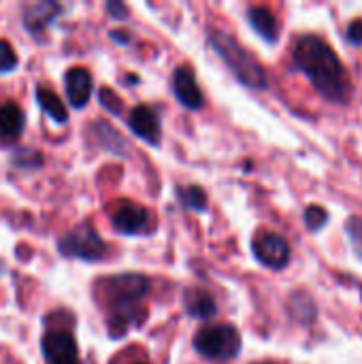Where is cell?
Listing matches in <instances>:
<instances>
[{
	"mask_svg": "<svg viewBox=\"0 0 362 364\" xmlns=\"http://www.w3.org/2000/svg\"><path fill=\"white\" fill-rule=\"evenodd\" d=\"M294 62L324 98L337 105L348 102L352 92L350 77L337 53L322 38L312 34L299 38L294 47Z\"/></svg>",
	"mask_w": 362,
	"mask_h": 364,
	"instance_id": "cell-1",
	"label": "cell"
},
{
	"mask_svg": "<svg viewBox=\"0 0 362 364\" xmlns=\"http://www.w3.org/2000/svg\"><path fill=\"white\" fill-rule=\"evenodd\" d=\"M209 43L241 83L254 90L267 87V75L260 62L245 47H241L230 34L220 32V30H209Z\"/></svg>",
	"mask_w": 362,
	"mask_h": 364,
	"instance_id": "cell-2",
	"label": "cell"
},
{
	"mask_svg": "<svg viewBox=\"0 0 362 364\" xmlns=\"http://www.w3.org/2000/svg\"><path fill=\"white\" fill-rule=\"evenodd\" d=\"M194 348L209 360H233L241 352V335L230 324L205 326L196 333Z\"/></svg>",
	"mask_w": 362,
	"mask_h": 364,
	"instance_id": "cell-3",
	"label": "cell"
},
{
	"mask_svg": "<svg viewBox=\"0 0 362 364\" xmlns=\"http://www.w3.org/2000/svg\"><path fill=\"white\" fill-rule=\"evenodd\" d=\"M58 250L68 258H81V260H100L107 254L105 241L98 237V232L92 228L90 222L79 224L68 235L62 237Z\"/></svg>",
	"mask_w": 362,
	"mask_h": 364,
	"instance_id": "cell-4",
	"label": "cell"
},
{
	"mask_svg": "<svg viewBox=\"0 0 362 364\" xmlns=\"http://www.w3.org/2000/svg\"><path fill=\"white\" fill-rule=\"evenodd\" d=\"M105 286H107V294L111 299L113 314L134 311L137 309V303L149 290V282L143 275H137V273L111 277V279H107Z\"/></svg>",
	"mask_w": 362,
	"mask_h": 364,
	"instance_id": "cell-5",
	"label": "cell"
},
{
	"mask_svg": "<svg viewBox=\"0 0 362 364\" xmlns=\"http://www.w3.org/2000/svg\"><path fill=\"white\" fill-rule=\"evenodd\" d=\"M254 256L269 269H284L290 262V245L284 237L273 232H262L254 239Z\"/></svg>",
	"mask_w": 362,
	"mask_h": 364,
	"instance_id": "cell-6",
	"label": "cell"
},
{
	"mask_svg": "<svg viewBox=\"0 0 362 364\" xmlns=\"http://www.w3.org/2000/svg\"><path fill=\"white\" fill-rule=\"evenodd\" d=\"M43 356L47 364H79V350L73 335L64 331H51L43 337Z\"/></svg>",
	"mask_w": 362,
	"mask_h": 364,
	"instance_id": "cell-7",
	"label": "cell"
},
{
	"mask_svg": "<svg viewBox=\"0 0 362 364\" xmlns=\"http://www.w3.org/2000/svg\"><path fill=\"white\" fill-rule=\"evenodd\" d=\"M149 226V211L137 203H119L113 211V228L122 235H139Z\"/></svg>",
	"mask_w": 362,
	"mask_h": 364,
	"instance_id": "cell-8",
	"label": "cell"
},
{
	"mask_svg": "<svg viewBox=\"0 0 362 364\" xmlns=\"http://www.w3.org/2000/svg\"><path fill=\"white\" fill-rule=\"evenodd\" d=\"M173 92L177 100L188 109H201L203 107V92L196 83L194 70L190 66H179L173 75Z\"/></svg>",
	"mask_w": 362,
	"mask_h": 364,
	"instance_id": "cell-9",
	"label": "cell"
},
{
	"mask_svg": "<svg viewBox=\"0 0 362 364\" xmlns=\"http://www.w3.org/2000/svg\"><path fill=\"white\" fill-rule=\"evenodd\" d=\"M128 126L143 141L151 145L160 143V119L149 107H134L128 115Z\"/></svg>",
	"mask_w": 362,
	"mask_h": 364,
	"instance_id": "cell-10",
	"label": "cell"
},
{
	"mask_svg": "<svg viewBox=\"0 0 362 364\" xmlns=\"http://www.w3.org/2000/svg\"><path fill=\"white\" fill-rule=\"evenodd\" d=\"M64 83H66V96H68V102L77 109L85 107V102L90 100L92 96V75L81 68V66H75L70 68L66 75H64Z\"/></svg>",
	"mask_w": 362,
	"mask_h": 364,
	"instance_id": "cell-11",
	"label": "cell"
},
{
	"mask_svg": "<svg viewBox=\"0 0 362 364\" xmlns=\"http://www.w3.org/2000/svg\"><path fill=\"white\" fill-rule=\"evenodd\" d=\"M183 303H186V311L196 320H207L215 314V301L207 290L201 288L188 290L183 294Z\"/></svg>",
	"mask_w": 362,
	"mask_h": 364,
	"instance_id": "cell-12",
	"label": "cell"
},
{
	"mask_svg": "<svg viewBox=\"0 0 362 364\" xmlns=\"http://www.w3.org/2000/svg\"><path fill=\"white\" fill-rule=\"evenodd\" d=\"M23 130V111L15 102L0 105V139L13 141Z\"/></svg>",
	"mask_w": 362,
	"mask_h": 364,
	"instance_id": "cell-13",
	"label": "cell"
},
{
	"mask_svg": "<svg viewBox=\"0 0 362 364\" xmlns=\"http://www.w3.org/2000/svg\"><path fill=\"white\" fill-rule=\"evenodd\" d=\"M247 19L252 23V28L269 43H275L277 41V32H280V26H277V19L275 15L267 9V6H252L250 13H247Z\"/></svg>",
	"mask_w": 362,
	"mask_h": 364,
	"instance_id": "cell-14",
	"label": "cell"
},
{
	"mask_svg": "<svg viewBox=\"0 0 362 364\" xmlns=\"http://www.w3.org/2000/svg\"><path fill=\"white\" fill-rule=\"evenodd\" d=\"M58 4L53 2H38V4H32L26 9L23 13V21L26 26L32 30V32H41L51 19H53V13H58Z\"/></svg>",
	"mask_w": 362,
	"mask_h": 364,
	"instance_id": "cell-15",
	"label": "cell"
},
{
	"mask_svg": "<svg viewBox=\"0 0 362 364\" xmlns=\"http://www.w3.org/2000/svg\"><path fill=\"white\" fill-rule=\"evenodd\" d=\"M36 100H38L41 109H43L53 122L64 124V122L68 119L66 107H64V102L60 100V96H58L55 92H51V90H47V87L41 85V87H36Z\"/></svg>",
	"mask_w": 362,
	"mask_h": 364,
	"instance_id": "cell-16",
	"label": "cell"
},
{
	"mask_svg": "<svg viewBox=\"0 0 362 364\" xmlns=\"http://www.w3.org/2000/svg\"><path fill=\"white\" fill-rule=\"evenodd\" d=\"M179 203L186 209H194V211H205L207 207V196L198 186H190V188H179L177 190Z\"/></svg>",
	"mask_w": 362,
	"mask_h": 364,
	"instance_id": "cell-17",
	"label": "cell"
},
{
	"mask_svg": "<svg viewBox=\"0 0 362 364\" xmlns=\"http://www.w3.org/2000/svg\"><path fill=\"white\" fill-rule=\"evenodd\" d=\"M326 211L322 209V207H318V205H312L307 211H305V224H307V228L309 230H320L324 224H326Z\"/></svg>",
	"mask_w": 362,
	"mask_h": 364,
	"instance_id": "cell-18",
	"label": "cell"
},
{
	"mask_svg": "<svg viewBox=\"0 0 362 364\" xmlns=\"http://www.w3.org/2000/svg\"><path fill=\"white\" fill-rule=\"evenodd\" d=\"M17 66V53L15 49L0 38V73H9Z\"/></svg>",
	"mask_w": 362,
	"mask_h": 364,
	"instance_id": "cell-19",
	"label": "cell"
},
{
	"mask_svg": "<svg viewBox=\"0 0 362 364\" xmlns=\"http://www.w3.org/2000/svg\"><path fill=\"white\" fill-rule=\"evenodd\" d=\"M348 41L354 43V45H361L362 43V19H354L350 26H348Z\"/></svg>",
	"mask_w": 362,
	"mask_h": 364,
	"instance_id": "cell-20",
	"label": "cell"
},
{
	"mask_svg": "<svg viewBox=\"0 0 362 364\" xmlns=\"http://www.w3.org/2000/svg\"><path fill=\"white\" fill-rule=\"evenodd\" d=\"M350 235L354 237V243L358 245V247H362V220H352L350 222Z\"/></svg>",
	"mask_w": 362,
	"mask_h": 364,
	"instance_id": "cell-21",
	"label": "cell"
},
{
	"mask_svg": "<svg viewBox=\"0 0 362 364\" xmlns=\"http://www.w3.org/2000/svg\"><path fill=\"white\" fill-rule=\"evenodd\" d=\"M107 9H109L111 13H113V11H117V13H122V15H126V9H124L122 4H109Z\"/></svg>",
	"mask_w": 362,
	"mask_h": 364,
	"instance_id": "cell-22",
	"label": "cell"
}]
</instances>
